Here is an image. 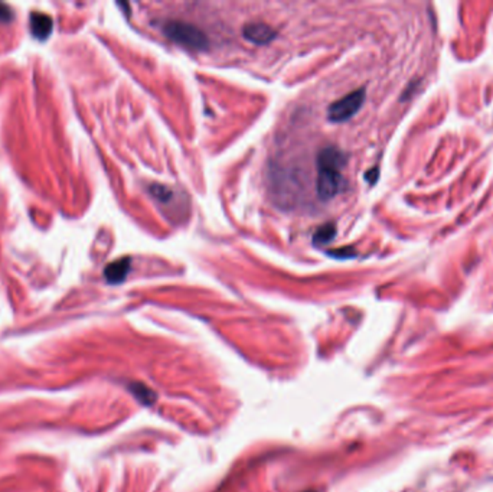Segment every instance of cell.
<instances>
[{"label":"cell","mask_w":493,"mask_h":492,"mask_svg":"<svg viewBox=\"0 0 493 492\" xmlns=\"http://www.w3.org/2000/svg\"><path fill=\"white\" fill-rule=\"evenodd\" d=\"M347 155L339 147L327 146L318 153L316 167H318V179L316 191L322 201H329L343 191L345 178L342 171L347 165Z\"/></svg>","instance_id":"1"},{"label":"cell","mask_w":493,"mask_h":492,"mask_svg":"<svg viewBox=\"0 0 493 492\" xmlns=\"http://www.w3.org/2000/svg\"><path fill=\"white\" fill-rule=\"evenodd\" d=\"M164 37L175 44L192 49V51H205L209 48V39L204 30L192 23L182 21H169L163 25Z\"/></svg>","instance_id":"2"},{"label":"cell","mask_w":493,"mask_h":492,"mask_svg":"<svg viewBox=\"0 0 493 492\" xmlns=\"http://www.w3.org/2000/svg\"><path fill=\"white\" fill-rule=\"evenodd\" d=\"M365 97H367L365 88H358L339 98V100L332 103L331 107L327 108L329 120L334 123H342L349 120L360 110V107H362Z\"/></svg>","instance_id":"3"},{"label":"cell","mask_w":493,"mask_h":492,"mask_svg":"<svg viewBox=\"0 0 493 492\" xmlns=\"http://www.w3.org/2000/svg\"><path fill=\"white\" fill-rule=\"evenodd\" d=\"M277 35V32L267 23H246L242 28V37L254 45L270 44Z\"/></svg>","instance_id":"4"},{"label":"cell","mask_w":493,"mask_h":492,"mask_svg":"<svg viewBox=\"0 0 493 492\" xmlns=\"http://www.w3.org/2000/svg\"><path fill=\"white\" fill-rule=\"evenodd\" d=\"M54 29V22L52 18L46 13L42 12H34L30 13V32L34 38L39 41H45L51 35V32Z\"/></svg>","instance_id":"5"},{"label":"cell","mask_w":493,"mask_h":492,"mask_svg":"<svg viewBox=\"0 0 493 492\" xmlns=\"http://www.w3.org/2000/svg\"><path fill=\"white\" fill-rule=\"evenodd\" d=\"M131 261L130 257H122L116 261H113L106 269H104V277L106 281L111 285H119L126 281V277L130 272Z\"/></svg>","instance_id":"6"},{"label":"cell","mask_w":493,"mask_h":492,"mask_svg":"<svg viewBox=\"0 0 493 492\" xmlns=\"http://www.w3.org/2000/svg\"><path fill=\"white\" fill-rule=\"evenodd\" d=\"M336 237V225L334 223H326L320 225L313 236V241L319 245L331 243Z\"/></svg>","instance_id":"7"},{"label":"cell","mask_w":493,"mask_h":492,"mask_svg":"<svg viewBox=\"0 0 493 492\" xmlns=\"http://www.w3.org/2000/svg\"><path fill=\"white\" fill-rule=\"evenodd\" d=\"M133 391H135L136 397H137L139 400H142L143 403L149 404L151 401H153V392L147 390L146 386H139L137 388H133Z\"/></svg>","instance_id":"8"},{"label":"cell","mask_w":493,"mask_h":492,"mask_svg":"<svg viewBox=\"0 0 493 492\" xmlns=\"http://www.w3.org/2000/svg\"><path fill=\"white\" fill-rule=\"evenodd\" d=\"M327 254L335 257V258H351V257H354L356 253H355V250H354L352 247H342V249L329 250Z\"/></svg>","instance_id":"9"},{"label":"cell","mask_w":493,"mask_h":492,"mask_svg":"<svg viewBox=\"0 0 493 492\" xmlns=\"http://www.w3.org/2000/svg\"><path fill=\"white\" fill-rule=\"evenodd\" d=\"M13 18V12L9 6L0 3V21L2 22H9Z\"/></svg>","instance_id":"10"},{"label":"cell","mask_w":493,"mask_h":492,"mask_svg":"<svg viewBox=\"0 0 493 492\" xmlns=\"http://www.w3.org/2000/svg\"><path fill=\"white\" fill-rule=\"evenodd\" d=\"M378 172H380V171H378V168H374V169H371V171H368V172H367V179L369 180L371 184H375V182H376Z\"/></svg>","instance_id":"11"},{"label":"cell","mask_w":493,"mask_h":492,"mask_svg":"<svg viewBox=\"0 0 493 492\" xmlns=\"http://www.w3.org/2000/svg\"><path fill=\"white\" fill-rule=\"evenodd\" d=\"M307 492H313V491H307Z\"/></svg>","instance_id":"12"}]
</instances>
